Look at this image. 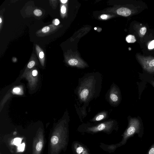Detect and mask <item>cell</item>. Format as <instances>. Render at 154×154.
<instances>
[{"instance_id":"cell-1","label":"cell","mask_w":154,"mask_h":154,"mask_svg":"<svg viewBox=\"0 0 154 154\" xmlns=\"http://www.w3.org/2000/svg\"><path fill=\"white\" fill-rule=\"evenodd\" d=\"M102 81L101 75L96 73L88 74L80 79L75 90L79 102L85 106L97 97L101 91Z\"/></svg>"},{"instance_id":"cell-2","label":"cell","mask_w":154,"mask_h":154,"mask_svg":"<svg viewBox=\"0 0 154 154\" xmlns=\"http://www.w3.org/2000/svg\"><path fill=\"white\" fill-rule=\"evenodd\" d=\"M118 128L117 121L111 119L95 125L83 124L78 128V131L82 133L91 134L102 132L109 134L114 131H117Z\"/></svg>"},{"instance_id":"cell-3","label":"cell","mask_w":154,"mask_h":154,"mask_svg":"<svg viewBox=\"0 0 154 154\" xmlns=\"http://www.w3.org/2000/svg\"><path fill=\"white\" fill-rule=\"evenodd\" d=\"M128 125L122 135V140L119 143L114 144L117 149L125 145L128 139L137 133L140 136L141 135V123L140 120L136 118H131L128 119Z\"/></svg>"},{"instance_id":"cell-4","label":"cell","mask_w":154,"mask_h":154,"mask_svg":"<svg viewBox=\"0 0 154 154\" xmlns=\"http://www.w3.org/2000/svg\"><path fill=\"white\" fill-rule=\"evenodd\" d=\"M136 58L144 70L150 73H154V57H145L137 54Z\"/></svg>"},{"instance_id":"cell-5","label":"cell","mask_w":154,"mask_h":154,"mask_svg":"<svg viewBox=\"0 0 154 154\" xmlns=\"http://www.w3.org/2000/svg\"><path fill=\"white\" fill-rule=\"evenodd\" d=\"M110 103L112 105L116 106L121 100V94L119 88L115 84L112 85L108 96Z\"/></svg>"},{"instance_id":"cell-6","label":"cell","mask_w":154,"mask_h":154,"mask_svg":"<svg viewBox=\"0 0 154 154\" xmlns=\"http://www.w3.org/2000/svg\"><path fill=\"white\" fill-rule=\"evenodd\" d=\"M73 147L75 154H91L88 148L79 142L75 141Z\"/></svg>"},{"instance_id":"cell-7","label":"cell","mask_w":154,"mask_h":154,"mask_svg":"<svg viewBox=\"0 0 154 154\" xmlns=\"http://www.w3.org/2000/svg\"><path fill=\"white\" fill-rule=\"evenodd\" d=\"M108 112L102 111L99 113L95 116L91 120L92 122H97L101 121L106 119L108 117Z\"/></svg>"},{"instance_id":"cell-8","label":"cell","mask_w":154,"mask_h":154,"mask_svg":"<svg viewBox=\"0 0 154 154\" xmlns=\"http://www.w3.org/2000/svg\"><path fill=\"white\" fill-rule=\"evenodd\" d=\"M117 13L119 15L127 17L131 14V11L128 8L122 7L118 9L117 10Z\"/></svg>"},{"instance_id":"cell-9","label":"cell","mask_w":154,"mask_h":154,"mask_svg":"<svg viewBox=\"0 0 154 154\" xmlns=\"http://www.w3.org/2000/svg\"><path fill=\"white\" fill-rule=\"evenodd\" d=\"M69 64L71 66H80L78 60L75 59H71L68 61Z\"/></svg>"},{"instance_id":"cell-10","label":"cell","mask_w":154,"mask_h":154,"mask_svg":"<svg viewBox=\"0 0 154 154\" xmlns=\"http://www.w3.org/2000/svg\"><path fill=\"white\" fill-rule=\"evenodd\" d=\"M126 39L127 42L131 43H134L136 41L134 36L131 35L127 36Z\"/></svg>"},{"instance_id":"cell-11","label":"cell","mask_w":154,"mask_h":154,"mask_svg":"<svg viewBox=\"0 0 154 154\" xmlns=\"http://www.w3.org/2000/svg\"><path fill=\"white\" fill-rule=\"evenodd\" d=\"M21 141V138L18 137L14 139L13 143L14 145L18 146L20 144Z\"/></svg>"},{"instance_id":"cell-12","label":"cell","mask_w":154,"mask_h":154,"mask_svg":"<svg viewBox=\"0 0 154 154\" xmlns=\"http://www.w3.org/2000/svg\"><path fill=\"white\" fill-rule=\"evenodd\" d=\"M51 141L53 144H56L58 142V138L56 136H53L51 139Z\"/></svg>"},{"instance_id":"cell-13","label":"cell","mask_w":154,"mask_h":154,"mask_svg":"<svg viewBox=\"0 0 154 154\" xmlns=\"http://www.w3.org/2000/svg\"><path fill=\"white\" fill-rule=\"evenodd\" d=\"M146 154H154V143L149 149Z\"/></svg>"},{"instance_id":"cell-14","label":"cell","mask_w":154,"mask_h":154,"mask_svg":"<svg viewBox=\"0 0 154 154\" xmlns=\"http://www.w3.org/2000/svg\"><path fill=\"white\" fill-rule=\"evenodd\" d=\"M25 146V144L24 143L20 145L18 147L17 150L18 151L23 152Z\"/></svg>"},{"instance_id":"cell-15","label":"cell","mask_w":154,"mask_h":154,"mask_svg":"<svg viewBox=\"0 0 154 154\" xmlns=\"http://www.w3.org/2000/svg\"><path fill=\"white\" fill-rule=\"evenodd\" d=\"M42 147V142H39L37 144L36 146V149L38 151H40Z\"/></svg>"},{"instance_id":"cell-16","label":"cell","mask_w":154,"mask_h":154,"mask_svg":"<svg viewBox=\"0 0 154 154\" xmlns=\"http://www.w3.org/2000/svg\"><path fill=\"white\" fill-rule=\"evenodd\" d=\"M146 28L145 27H143L140 28V33L141 35H144L146 32Z\"/></svg>"},{"instance_id":"cell-17","label":"cell","mask_w":154,"mask_h":154,"mask_svg":"<svg viewBox=\"0 0 154 154\" xmlns=\"http://www.w3.org/2000/svg\"><path fill=\"white\" fill-rule=\"evenodd\" d=\"M35 16H40L42 14V11L39 9H35L33 12Z\"/></svg>"},{"instance_id":"cell-18","label":"cell","mask_w":154,"mask_h":154,"mask_svg":"<svg viewBox=\"0 0 154 154\" xmlns=\"http://www.w3.org/2000/svg\"><path fill=\"white\" fill-rule=\"evenodd\" d=\"M154 48V40H152L149 44L148 46V48L149 49H152Z\"/></svg>"},{"instance_id":"cell-19","label":"cell","mask_w":154,"mask_h":154,"mask_svg":"<svg viewBox=\"0 0 154 154\" xmlns=\"http://www.w3.org/2000/svg\"><path fill=\"white\" fill-rule=\"evenodd\" d=\"M35 64V61H31L28 63L27 65V67L29 68H31L34 66Z\"/></svg>"},{"instance_id":"cell-20","label":"cell","mask_w":154,"mask_h":154,"mask_svg":"<svg viewBox=\"0 0 154 154\" xmlns=\"http://www.w3.org/2000/svg\"><path fill=\"white\" fill-rule=\"evenodd\" d=\"M50 30V28L48 26H45L42 29V31L44 32L45 33L48 32Z\"/></svg>"},{"instance_id":"cell-21","label":"cell","mask_w":154,"mask_h":154,"mask_svg":"<svg viewBox=\"0 0 154 154\" xmlns=\"http://www.w3.org/2000/svg\"><path fill=\"white\" fill-rule=\"evenodd\" d=\"M66 7L64 5L62 6L61 8V13L64 14L66 13Z\"/></svg>"},{"instance_id":"cell-22","label":"cell","mask_w":154,"mask_h":154,"mask_svg":"<svg viewBox=\"0 0 154 154\" xmlns=\"http://www.w3.org/2000/svg\"><path fill=\"white\" fill-rule=\"evenodd\" d=\"M32 74L33 76H35L37 75L38 72L36 70H34L32 71Z\"/></svg>"},{"instance_id":"cell-23","label":"cell","mask_w":154,"mask_h":154,"mask_svg":"<svg viewBox=\"0 0 154 154\" xmlns=\"http://www.w3.org/2000/svg\"><path fill=\"white\" fill-rule=\"evenodd\" d=\"M20 89L18 88H14L13 90V91L15 92H18L20 91Z\"/></svg>"},{"instance_id":"cell-24","label":"cell","mask_w":154,"mask_h":154,"mask_svg":"<svg viewBox=\"0 0 154 154\" xmlns=\"http://www.w3.org/2000/svg\"><path fill=\"white\" fill-rule=\"evenodd\" d=\"M44 56V53L43 52L41 51L39 54V57L41 58H42Z\"/></svg>"},{"instance_id":"cell-25","label":"cell","mask_w":154,"mask_h":154,"mask_svg":"<svg viewBox=\"0 0 154 154\" xmlns=\"http://www.w3.org/2000/svg\"><path fill=\"white\" fill-rule=\"evenodd\" d=\"M100 17L102 19H105L107 17V16L105 14L102 15L100 16Z\"/></svg>"},{"instance_id":"cell-26","label":"cell","mask_w":154,"mask_h":154,"mask_svg":"<svg viewBox=\"0 0 154 154\" xmlns=\"http://www.w3.org/2000/svg\"><path fill=\"white\" fill-rule=\"evenodd\" d=\"M55 24L56 25H58L60 23L59 20L57 19H56L55 20Z\"/></svg>"},{"instance_id":"cell-27","label":"cell","mask_w":154,"mask_h":154,"mask_svg":"<svg viewBox=\"0 0 154 154\" xmlns=\"http://www.w3.org/2000/svg\"><path fill=\"white\" fill-rule=\"evenodd\" d=\"M149 83L154 87V81H153V80L150 81Z\"/></svg>"},{"instance_id":"cell-28","label":"cell","mask_w":154,"mask_h":154,"mask_svg":"<svg viewBox=\"0 0 154 154\" xmlns=\"http://www.w3.org/2000/svg\"><path fill=\"white\" fill-rule=\"evenodd\" d=\"M61 2L63 4H65L66 2L67 1V0H60Z\"/></svg>"},{"instance_id":"cell-29","label":"cell","mask_w":154,"mask_h":154,"mask_svg":"<svg viewBox=\"0 0 154 154\" xmlns=\"http://www.w3.org/2000/svg\"><path fill=\"white\" fill-rule=\"evenodd\" d=\"M2 22V19L1 18H0V23H1Z\"/></svg>"},{"instance_id":"cell-30","label":"cell","mask_w":154,"mask_h":154,"mask_svg":"<svg viewBox=\"0 0 154 154\" xmlns=\"http://www.w3.org/2000/svg\"><path fill=\"white\" fill-rule=\"evenodd\" d=\"M94 29H95V30H96V29L97 28L95 27V28H94Z\"/></svg>"}]
</instances>
